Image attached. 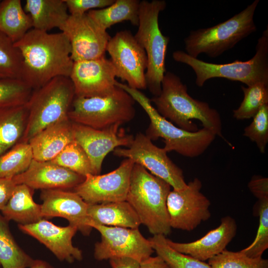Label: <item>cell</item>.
<instances>
[{
	"mask_svg": "<svg viewBox=\"0 0 268 268\" xmlns=\"http://www.w3.org/2000/svg\"><path fill=\"white\" fill-rule=\"evenodd\" d=\"M243 135L255 142L261 153L265 152L268 142V104L253 117L251 123L245 128Z\"/></svg>",
	"mask_w": 268,
	"mask_h": 268,
	"instance_id": "obj_38",
	"label": "cell"
},
{
	"mask_svg": "<svg viewBox=\"0 0 268 268\" xmlns=\"http://www.w3.org/2000/svg\"><path fill=\"white\" fill-rule=\"evenodd\" d=\"M74 97V87L68 77H55L43 86L33 90L26 104L28 116L20 142L28 143L44 129L68 119Z\"/></svg>",
	"mask_w": 268,
	"mask_h": 268,
	"instance_id": "obj_7",
	"label": "cell"
},
{
	"mask_svg": "<svg viewBox=\"0 0 268 268\" xmlns=\"http://www.w3.org/2000/svg\"><path fill=\"white\" fill-rule=\"evenodd\" d=\"M134 164L131 159L126 158L119 167L108 173L87 174L73 191L87 203L126 201Z\"/></svg>",
	"mask_w": 268,
	"mask_h": 268,
	"instance_id": "obj_15",
	"label": "cell"
},
{
	"mask_svg": "<svg viewBox=\"0 0 268 268\" xmlns=\"http://www.w3.org/2000/svg\"><path fill=\"white\" fill-rule=\"evenodd\" d=\"M157 256L160 257L171 268H212L204 261L181 253L170 247L166 242V236L154 235L148 238Z\"/></svg>",
	"mask_w": 268,
	"mask_h": 268,
	"instance_id": "obj_31",
	"label": "cell"
},
{
	"mask_svg": "<svg viewBox=\"0 0 268 268\" xmlns=\"http://www.w3.org/2000/svg\"><path fill=\"white\" fill-rule=\"evenodd\" d=\"M135 102L129 93L116 86L105 96L74 97L68 117L73 123L97 130L121 126L134 118Z\"/></svg>",
	"mask_w": 268,
	"mask_h": 268,
	"instance_id": "obj_9",
	"label": "cell"
},
{
	"mask_svg": "<svg viewBox=\"0 0 268 268\" xmlns=\"http://www.w3.org/2000/svg\"><path fill=\"white\" fill-rule=\"evenodd\" d=\"M69 15H81L95 8H104L115 0H65Z\"/></svg>",
	"mask_w": 268,
	"mask_h": 268,
	"instance_id": "obj_39",
	"label": "cell"
},
{
	"mask_svg": "<svg viewBox=\"0 0 268 268\" xmlns=\"http://www.w3.org/2000/svg\"><path fill=\"white\" fill-rule=\"evenodd\" d=\"M28 116L26 104L0 107V156L20 141Z\"/></svg>",
	"mask_w": 268,
	"mask_h": 268,
	"instance_id": "obj_26",
	"label": "cell"
},
{
	"mask_svg": "<svg viewBox=\"0 0 268 268\" xmlns=\"http://www.w3.org/2000/svg\"><path fill=\"white\" fill-rule=\"evenodd\" d=\"M120 126L97 130L83 125L72 124L73 140L87 155L95 175L99 174L106 156L119 146L129 147L134 137L126 134Z\"/></svg>",
	"mask_w": 268,
	"mask_h": 268,
	"instance_id": "obj_16",
	"label": "cell"
},
{
	"mask_svg": "<svg viewBox=\"0 0 268 268\" xmlns=\"http://www.w3.org/2000/svg\"><path fill=\"white\" fill-rule=\"evenodd\" d=\"M201 188V182L195 178L184 189L170 191L166 205L171 228L190 231L210 217V201Z\"/></svg>",
	"mask_w": 268,
	"mask_h": 268,
	"instance_id": "obj_13",
	"label": "cell"
},
{
	"mask_svg": "<svg viewBox=\"0 0 268 268\" xmlns=\"http://www.w3.org/2000/svg\"><path fill=\"white\" fill-rule=\"evenodd\" d=\"M32 89L19 79H0V107L25 105Z\"/></svg>",
	"mask_w": 268,
	"mask_h": 268,
	"instance_id": "obj_37",
	"label": "cell"
},
{
	"mask_svg": "<svg viewBox=\"0 0 268 268\" xmlns=\"http://www.w3.org/2000/svg\"><path fill=\"white\" fill-rule=\"evenodd\" d=\"M24 10L31 17L33 29L47 32L60 29L69 16L65 0H26Z\"/></svg>",
	"mask_w": 268,
	"mask_h": 268,
	"instance_id": "obj_24",
	"label": "cell"
},
{
	"mask_svg": "<svg viewBox=\"0 0 268 268\" xmlns=\"http://www.w3.org/2000/svg\"><path fill=\"white\" fill-rule=\"evenodd\" d=\"M171 187L143 166L134 164L126 201L135 210L141 223L153 235L166 236L171 232L166 205Z\"/></svg>",
	"mask_w": 268,
	"mask_h": 268,
	"instance_id": "obj_3",
	"label": "cell"
},
{
	"mask_svg": "<svg viewBox=\"0 0 268 268\" xmlns=\"http://www.w3.org/2000/svg\"><path fill=\"white\" fill-rule=\"evenodd\" d=\"M34 261L17 244L8 221L0 214V263L2 268H29Z\"/></svg>",
	"mask_w": 268,
	"mask_h": 268,
	"instance_id": "obj_29",
	"label": "cell"
},
{
	"mask_svg": "<svg viewBox=\"0 0 268 268\" xmlns=\"http://www.w3.org/2000/svg\"><path fill=\"white\" fill-rule=\"evenodd\" d=\"M259 0L228 20L212 27L190 31L184 39L186 53L195 58L201 54L216 58L257 30L254 16Z\"/></svg>",
	"mask_w": 268,
	"mask_h": 268,
	"instance_id": "obj_6",
	"label": "cell"
},
{
	"mask_svg": "<svg viewBox=\"0 0 268 268\" xmlns=\"http://www.w3.org/2000/svg\"><path fill=\"white\" fill-rule=\"evenodd\" d=\"M29 268H54L49 263L41 260H34Z\"/></svg>",
	"mask_w": 268,
	"mask_h": 268,
	"instance_id": "obj_44",
	"label": "cell"
},
{
	"mask_svg": "<svg viewBox=\"0 0 268 268\" xmlns=\"http://www.w3.org/2000/svg\"><path fill=\"white\" fill-rule=\"evenodd\" d=\"M172 57L176 62L192 68L199 87L203 86L207 80L213 78L239 81L247 86L259 82L268 83V28L263 31L258 39L255 55L247 61L213 64L192 57L181 50L174 52Z\"/></svg>",
	"mask_w": 268,
	"mask_h": 268,
	"instance_id": "obj_5",
	"label": "cell"
},
{
	"mask_svg": "<svg viewBox=\"0 0 268 268\" xmlns=\"http://www.w3.org/2000/svg\"><path fill=\"white\" fill-rule=\"evenodd\" d=\"M1 265L0 263V266Z\"/></svg>",
	"mask_w": 268,
	"mask_h": 268,
	"instance_id": "obj_45",
	"label": "cell"
},
{
	"mask_svg": "<svg viewBox=\"0 0 268 268\" xmlns=\"http://www.w3.org/2000/svg\"><path fill=\"white\" fill-rule=\"evenodd\" d=\"M113 154L131 159L152 175L168 183L173 189L186 188L183 170L167 156L163 148L154 145L145 134L138 133L127 148H116Z\"/></svg>",
	"mask_w": 268,
	"mask_h": 268,
	"instance_id": "obj_11",
	"label": "cell"
},
{
	"mask_svg": "<svg viewBox=\"0 0 268 268\" xmlns=\"http://www.w3.org/2000/svg\"><path fill=\"white\" fill-rule=\"evenodd\" d=\"M248 188L258 200L268 199V178L254 176L248 183Z\"/></svg>",
	"mask_w": 268,
	"mask_h": 268,
	"instance_id": "obj_40",
	"label": "cell"
},
{
	"mask_svg": "<svg viewBox=\"0 0 268 268\" xmlns=\"http://www.w3.org/2000/svg\"><path fill=\"white\" fill-rule=\"evenodd\" d=\"M40 197L43 218L63 217L83 235L90 234L92 228L87 224V203L76 193L60 189L44 190Z\"/></svg>",
	"mask_w": 268,
	"mask_h": 268,
	"instance_id": "obj_18",
	"label": "cell"
},
{
	"mask_svg": "<svg viewBox=\"0 0 268 268\" xmlns=\"http://www.w3.org/2000/svg\"><path fill=\"white\" fill-rule=\"evenodd\" d=\"M109 260L112 268H139L140 263L130 258H116Z\"/></svg>",
	"mask_w": 268,
	"mask_h": 268,
	"instance_id": "obj_42",
	"label": "cell"
},
{
	"mask_svg": "<svg viewBox=\"0 0 268 268\" xmlns=\"http://www.w3.org/2000/svg\"><path fill=\"white\" fill-rule=\"evenodd\" d=\"M30 15L22 8L20 0H0V32L14 43L31 28Z\"/></svg>",
	"mask_w": 268,
	"mask_h": 268,
	"instance_id": "obj_27",
	"label": "cell"
},
{
	"mask_svg": "<svg viewBox=\"0 0 268 268\" xmlns=\"http://www.w3.org/2000/svg\"><path fill=\"white\" fill-rule=\"evenodd\" d=\"M89 220L108 226L138 228L141 224L137 213L126 201L101 203H87Z\"/></svg>",
	"mask_w": 268,
	"mask_h": 268,
	"instance_id": "obj_23",
	"label": "cell"
},
{
	"mask_svg": "<svg viewBox=\"0 0 268 268\" xmlns=\"http://www.w3.org/2000/svg\"><path fill=\"white\" fill-rule=\"evenodd\" d=\"M115 85L129 93L143 108L150 120L145 134L151 140L163 138V148L167 152L174 151L186 157H196L202 154L215 138V134L204 128L189 132L178 127L160 115L150 99L139 90L117 81Z\"/></svg>",
	"mask_w": 268,
	"mask_h": 268,
	"instance_id": "obj_4",
	"label": "cell"
},
{
	"mask_svg": "<svg viewBox=\"0 0 268 268\" xmlns=\"http://www.w3.org/2000/svg\"><path fill=\"white\" fill-rule=\"evenodd\" d=\"M237 229L235 219L226 216L221 218L220 224L217 228L210 230L196 241L178 243L166 238V242L175 250L204 262L226 249L235 236Z\"/></svg>",
	"mask_w": 268,
	"mask_h": 268,
	"instance_id": "obj_21",
	"label": "cell"
},
{
	"mask_svg": "<svg viewBox=\"0 0 268 268\" xmlns=\"http://www.w3.org/2000/svg\"><path fill=\"white\" fill-rule=\"evenodd\" d=\"M51 161L85 177L87 174L95 175L87 155L74 140L68 143Z\"/></svg>",
	"mask_w": 268,
	"mask_h": 268,
	"instance_id": "obj_33",
	"label": "cell"
},
{
	"mask_svg": "<svg viewBox=\"0 0 268 268\" xmlns=\"http://www.w3.org/2000/svg\"><path fill=\"white\" fill-rule=\"evenodd\" d=\"M85 176L56 164L51 161L33 159L24 172L14 177L16 185L24 184L33 189H73Z\"/></svg>",
	"mask_w": 268,
	"mask_h": 268,
	"instance_id": "obj_20",
	"label": "cell"
},
{
	"mask_svg": "<svg viewBox=\"0 0 268 268\" xmlns=\"http://www.w3.org/2000/svg\"><path fill=\"white\" fill-rule=\"evenodd\" d=\"M60 29L70 42L74 62L104 56L111 38L87 13L69 15Z\"/></svg>",
	"mask_w": 268,
	"mask_h": 268,
	"instance_id": "obj_14",
	"label": "cell"
},
{
	"mask_svg": "<svg viewBox=\"0 0 268 268\" xmlns=\"http://www.w3.org/2000/svg\"><path fill=\"white\" fill-rule=\"evenodd\" d=\"M139 268H171L159 256L149 257L140 263Z\"/></svg>",
	"mask_w": 268,
	"mask_h": 268,
	"instance_id": "obj_43",
	"label": "cell"
},
{
	"mask_svg": "<svg viewBox=\"0 0 268 268\" xmlns=\"http://www.w3.org/2000/svg\"><path fill=\"white\" fill-rule=\"evenodd\" d=\"M255 210L259 217L255 238L249 246L240 251L252 258L262 257L268 248V199L258 200L255 205Z\"/></svg>",
	"mask_w": 268,
	"mask_h": 268,
	"instance_id": "obj_35",
	"label": "cell"
},
{
	"mask_svg": "<svg viewBox=\"0 0 268 268\" xmlns=\"http://www.w3.org/2000/svg\"><path fill=\"white\" fill-rule=\"evenodd\" d=\"M106 51L110 56L117 77L126 81V84L132 88H147L145 76L146 55L130 31L117 32L109 40Z\"/></svg>",
	"mask_w": 268,
	"mask_h": 268,
	"instance_id": "obj_12",
	"label": "cell"
},
{
	"mask_svg": "<svg viewBox=\"0 0 268 268\" xmlns=\"http://www.w3.org/2000/svg\"><path fill=\"white\" fill-rule=\"evenodd\" d=\"M72 124L69 118L60 121L33 136L28 142L33 159L40 161H51L73 141Z\"/></svg>",
	"mask_w": 268,
	"mask_h": 268,
	"instance_id": "obj_22",
	"label": "cell"
},
{
	"mask_svg": "<svg viewBox=\"0 0 268 268\" xmlns=\"http://www.w3.org/2000/svg\"><path fill=\"white\" fill-rule=\"evenodd\" d=\"M138 0H115L109 6L87 12L99 26L107 30L112 25L124 21L137 26L139 21Z\"/></svg>",
	"mask_w": 268,
	"mask_h": 268,
	"instance_id": "obj_28",
	"label": "cell"
},
{
	"mask_svg": "<svg viewBox=\"0 0 268 268\" xmlns=\"http://www.w3.org/2000/svg\"><path fill=\"white\" fill-rule=\"evenodd\" d=\"M244 98L239 107L234 110L233 117L237 120L253 118L265 104H268V83L259 82L241 86Z\"/></svg>",
	"mask_w": 268,
	"mask_h": 268,
	"instance_id": "obj_32",
	"label": "cell"
},
{
	"mask_svg": "<svg viewBox=\"0 0 268 268\" xmlns=\"http://www.w3.org/2000/svg\"><path fill=\"white\" fill-rule=\"evenodd\" d=\"M69 77L77 97L105 96L116 87L115 69L110 60L105 56L74 62Z\"/></svg>",
	"mask_w": 268,
	"mask_h": 268,
	"instance_id": "obj_17",
	"label": "cell"
},
{
	"mask_svg": "<svg viewBox=\"0 0 268 268\" xmlns=\"http://www.w3.org/2000/svg\"><path fill=\"white\" fill-rule=\"evenodd\" d=\"M22 63L21 53L14 43L0 32V79H21Z\"/></svg>",
	"mask_w": 268,
	"mask_h": 268,
	"instance_id": "obj_34",
	"label": "cell"
},
{
	"mask_svg": "<svg viewBox=\"0 0 268 268\" xmlns=\"http://www.w3.org/2000/svg\"><path fill=\"white\" fill-rule=\"evenodd\" d=\"M16 185L12 179L0 178V210L11 197Z\"/></svg>",
	"mask_w": 268,
	"mask_h": 268,
	"instance_id": "obj_41",
	"label": "cell"
},
{
	"mask_svg": "<svg viewBox=\"0 0 268 268\" xmlns=\"http://www.w3.org/2000/svg\"><path fill=\"white\" fill-rule=\"evenodd\" d=\"M150 99L159 114L178 127L189 132L197 131V126L192 122V120L195 119L201 123L203 128L224 138L218 111L207 103L191 96L187 85L176 74L166 72L161 82L160 94Z\"/></svg>",
	"mask_w": 268,
	"mask_h": 268,
	"instance_id": "obj_2",
	"label": "cell"
},
{
	"mask_svg": "<svg viewBox=\"0 0 268 268\" xmlns=\"http://www.w3.org/2000/svg\"><path fill=\"white\" fill-rule=\"evenodd\" d=\"M33 159L30 144L17 143L0 156V178L12 179L26 170Z\"/></svg>",
	"mask_w": 268,
	"mask_h": 268,
	"instance_id": "obj_30",
	"label": "cell"
},
{
	"mask_svg": "<svg viewBox=\"0 0 268 268\" xmlns=\"http://www.w3.org/2000/svg\"><path fill=\"white\" fill-rule=\"evenodd\" d=\"M87 224L101 234V240L95 244L94 250L98 261L127 257L140 263L154 252L150 242L138 228L105 226L89 219Z\"/></svg>",
	"mask_w": 268,
	"mask_h": 268,
	"instance_id": "obj_10",
	"label": "cell"
},
{
	"mask_svg": "<svg viewBox=\"0 0 268 268\" xmlns=\"http://www.w3.org/2000/svg\"><path fill=\"white\" fill-rule=\"evenodd\" d=\"M18 226L24 233L44 244L60 261L72 263L82 260L81 250L72 243V239L78 231L76 227L69 224L59 226L44 218L34 223Z\"/></svg>",
	"mask_w": 268,
	"mask_h": 268,
	"instance_id": "obj_19",
	"label": "cell"
},
{
	"mask_svg": "<svg viewBox=\"0 0 268 268\" xmlns=\"http://www.w3.org/2000/svg\"><path fill=\"white\" fill-rule=\"evenodd\" d=\"M166 7L164 0L140 1L138 30L134 35L146 55V87L154 96L160 94L161 82L166 72L165 59L170 38L162 34L158 21L160 12Z\"/></svg>",
	"mask_w": 268,
	"mask_h": 268,
	"instance_id": "obj_8",
	"label": "cell"
},
{
	"mask_svg": "<svg viewBox=\"0 0 268 268\" xmlns=\"http://www.w3.org/2000/svg\"><path fill=\"white\" fill-rule=\"evenodd\" d=\"M14 44L23 59L21 79L32 90L55 77H69L74 62L70 42L62 32L32 28Z\"/></svg>",
	"mask_w": 268,
	"mask_h": 268,
	"instance_id": "obj_1",
	"label": "cell"
},
{
	"mask_svg": "<svg viewBox=\"0 0 268 268\" xmlns=\"http://www.w3.org/2000/svg\"><path fill=\"white\" fill-rule=\"evenodd\" d=\"M34 190L24 184L16 185L6 205L1 210L8 221L14 220L20 225L35 223L43 218L40 204L33 199Z\"/></svg>",
	"mask_w": 268,
	"mask_h": 268,
	"instance_id": "obj_25",
	"label": "cell"
},
{
	"mask_svg": "<svg viewBox=\"0 0 268 268\" xmlns=\"http://www.w3.org/2000/svg\"><path fill=\"white\" fill-rule=\"evenodd\" d=\"M212 268H268V260L252 258L239 252L226 249L208 260Z\"/></svg>",
	"mask_w": 268,
	"mask_h": 268,
	"instance_id": "obj_36",
	"label": "cell"
}]
</instances>
